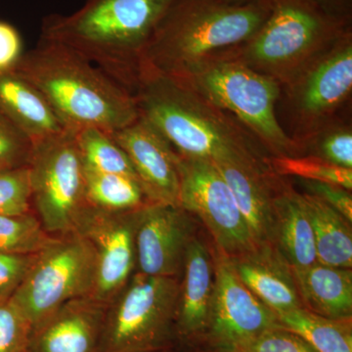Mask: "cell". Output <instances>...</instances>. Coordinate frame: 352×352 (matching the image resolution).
Masks as SVG:
<instances>
[{
	"label": "cell",
	"mask_w": 352,
	"mask_h": 352,
	"mask_svg": "<svg viewBox=\"0 0 352 352\" xmlns=\"http://www.w3.org/2000/svg\"><path fill=\"white\" fill-rule=\"evenodd\" d=\"M351 92L352 31L349 30L282 87L280 100L283 99L288 116L289 138L300 145L324 127L344 120L342 110Z\"/></svg>",
	"instance_id": "obj_8"
},
{
	"label": "cell",
	"mask_w": 352,
	"mask_h": 352,
	"mask_svg": "<svg viewBox=\"0 0 352 352\" xmlns=\"http://www.w3.org/2000/svg\"><path fill=\"white\" fill-rule=\"evenodd\" d=\"M36 254L0 252V302L12 298L31 270Z\"/></svg>",
	"instance_id": "obj_34"
},
{
	"label": "cell",
	"mask_w": 352,
	"mask_h": 352,
	"mask_svg": "<svg viewBox=\"0 0 352 352\" xmlns=\"http://www.w3.org/2000/svg\"><path fill=\"white\" fill-rule=\"evenodd\" d=\"M230 187L256 245H271L274 226L273 183L276 173L270 168L250 164L214 163Z\"/></svg>",
	"instance_id": "obj_19"
},
{
	"label": "cell",
	"mask_w": 352,
	"mask_h": 352,
	"mask_svg": "<svg viewBox=\"0 0 352 352\" xmlns=\"http://www.w3.org/2000/svg\"><path fill=\"white\" fill-rule=\"evenodd\" d=\"M270 11L271 0H175L148 45L141 72L176 78L226 56L256 34Z\"/></svg>",
	"instance_id": "obj_3"
},
{
	"label": "cell",
	"mask_w": 352,
	"mask_h": 352,
	"mask_svg": "<svg viewBox=\"0 0 352 352\" xmlns=\"http://www.w3.org/2000/svg\"><path fill=\"white\" fill-rule=\"evenodd\" d=\"M24 54L20 32L14 25L0 21V74L15 71Z\"/></svg>",
	"instance_id": "obj_36"
},
{
	"label": "cell",
	"mask_w": 352,
	"mask_h": 352,
	"mask_svg": "<svg viewBox=\"0 0 352 352\" xmlns=\"http://www.w3.org/2000/svg\"><path fill=\"white\" fill-rule=\"evenodd\" d=\"M32 325L10 300L0 302V352H25Z\"/></svg>",
	"instance_id": "obj_32"
},
{
	"label": "cell",
	"mask_w": 352,
	"mask_h": 352,
	"mask_svg": "<svg viewBox=\"0 0 352 352\" xmlns=\"http://www.w3.org/2000/svg\"><path fill=\"white\" fill-rule=\"evenodd\" d=\"M231 352H318L307 340L282 327L270 329Z\"/></svg>",
	"instance_id": "obj_33"
},
{
	"label": "cell",
	"mask_w": 352,
	"mask_h": 352,
	"mask_svg": "<svg viewBox=\"0 0 352 352\" xmlns=\"http://www.w3.org/2000/svg\"><path fill=\"white\" fill-rule=\"evenodd\" d=\"M179 156V155H178ZM179 207L208 229L215 251L228 258L256 247L230 187L212 161L179 156Z\"/></svg>",
	"instance_id": "obj_11"
},
{
	"label": "cell",
	"mask_w": 352,
	"mask_h": 352,
	"mask_svg": "<svg viewBox=\"0 0 352 352\" xmlns=\"http://www.w3.org/2000/svg\"><path fill=\"white\" fill-rule=\"evenodd\" d=\"M34 144L0 112V171L29 164Z\"/></svg>",
	"instance_id": "obj_31"
},
{
	"label": "cell",
	"mask_w": 352,
	"mask_h": 352,
	"mask_svg": "<svg viewBox=\"0 0 352 352\" xmlns=\"http://www.w3.org/2000/svg\"><path fill=\"white\" fill-rule=\"evenodd\" d=\"M229 261L241 281L277 316L303 307L293 270L273 245H256Z\"/></svg>",
	"instance_id": "obj_18"
},
{
	"label": "cell",
	"mask_w": 352,
	"mask_h": 352,
	"mask_svg": "<svg viewBox=\"0 0 352 352\" xmlns=\"http://www.w3.org/2000/svg\"><path fill=\"white\" fill-rule=\"evenodd\" d=\"M107 305L89 296L64 303L32 328L29 352H100Z\"/></svg>",
	"instance_id": "obj_16"
},
{
	"label": "cell",
	"mask_w": 352,
	"mask_h": 352,
	"mask_svg": "<svg viewBox=\"0 0 352 352\" xmlns=\"http://www.w3.org/2000/svg\"><path fill=\"white\" fill-rule=\"evenodd\" d=\"M161 352H166V351H161ZM219 352H220V351H219Z\"/></svg>",
	"instance_id": "obj_39"
},
{
	"label": "cell",
	"mask_w": 352,
	"mask_h": 352,
	"mask_svg": "<svg viewBox=\"0 0 352 352\" xmlns=\"http://www.w3.org/2000/svg\"><path fill=\"white\" fill-rule=\"evenodd\" d=\"M182 274L175 335L187 340L206 339L214 298L215 263L214 252L198 236H194L187 248Z\"/></svg>",
	"instance_id": "obj_17"
},
{
	"label": "cell",
	"mask_w": 352,
	"mask_h": 352,
	"mask_svg": "<svg viewBox=\"0 0 352 352\" xmlns=\"http://www.w3.org/2000/svg\"><path fill=\"white\" fill-rule=\"evenodd\" d=\"M138 210L110 212L87 205L75 230L90 243L96 258L89 298L108 305L136 270L135 229Z\"/></svg>",
	"instance_id": "obj_12"
},
{
	"label": "cell",
	"mask_w": 352,
	"mask_h": 352,
	"mask_svg": "<svg viewBox=\"0 0 352 352\" xmlns=\"http://www.w3.org/2000/svg\"><path fill=\"white\" fill-rule=\"evenodd\" d=\"M300 182L303 188L307 190V193L319 197L340 214L344 215L349 221L352 222L351 191L330 183L302 179H300Z\"/></svg>",
	"instance_id": "obj_35"
},
{
	"label": "cell",
	"mask_w": 352,
	"mask_h": 352,
	"mask_svg": "<svg viewBox=\"0 0 352 352\" xmlns=\"http://www.w3.org/2000/svg\"><path fill=\"white\" fill-rule=\"evenodd\" d=\"M32 212L34 210L29 166L0 171V217Z\"/></svg>",
	"instance_id": "obj_30"
},
{
	"label": "cell",
	"mask_w": 352,
	"mask_h": 352,
	"mask_svg": "<svg viewBox=\"0 0 352 352\" xmlns=\"http://www.w3.org/2000/svg\"><path fill=\"white\" fill-rule=\"evenodd\" d=\"M25 352H29V351H28V349H27V351H25Z\"/></svg>",
	"instance_id": "obj_38"
},
{
	"label": "cell",
	"mask_w": 352,
	"mask_h": 352,
	"mask_svg": "<svg viewBox=\"0 0 352 352\" xmlns=\"http://www.w3.org/2000/svg\"><path fill=\"white\" fill-rule=\"evenodd\" d=\"M302 155H312L352 170V126L344 119L324 127L300 144Z\"/></svg>",
	"instance_id": "obj_29"
},
{
	"label": "cell",
	"mask_w": 352,
	"mask_h": 352,
	"mask_svg": "<svg viewBox=\"0 0 352 352\" xmlns=\"http://www.w3.org/2000/svg\"><path fill=\"white\" fill-rule=\"evenodd\" d=\"M300 199L311 224L317 261L351 270V222L319 197L305 192Z\"/></svg>",
	"instance_id": "obj_23"
},
{
	"label": "cell",
	"mask_w": 352,
	"mask_h": 352,
	"mask_svg": "<svg viewBox=\"0 0 352 352\" xmlns=\"http://www.w3.org/2000/svg\"><path fill=\"white\" fill-rule=\"evenodd\" d=\"M15 72L34 85L69 131L124 129L139 118L134 97L75 51L41 38Z\"/></svg>",
	"instance_id": "obj_4"
},
{
	"label": "cell",
	"mask_w": 352,
	"mask_h": 352,
	"mask_svg": "<svg viewBox=\"0 0 352 352\" xmlns=\"http://www.w3.org/2000/svg\"><path fill=\"white\" fill-rule=\"evenodd\" d=\"M278 320L318 352H352V319L327 318L300 307L279 315Z\"/></svg>",
	"instance_id": "obj_24"
},
{
	"label": "cell",
	"mask_w": 352,
	"mask_h": 352,
	"mask_svg": "<svg viewBox=\"0 0 352 352\" xmlns=\"http://www.w3.org/2000/svg\"><path fill=\"white\" fill-rule=\"evenodd\" d=\"M28 166L32 210L44 230L52 237L73 232L87 206L75 131L66 129L34 144Z\"/></svg>",
	"instance_id": "obj_10"
},
{
	"label": "cell",
	"mask_w": 352,
	"mask_h": 352,
	"mask_svg": "<svg viewBox=\"0 0 352 352\" xmlns=\"http://www.w3.org/2000/svg\"><path fill=\"white\" fill-rule=\"evenodd\" d=\"M302 307L331 319H352V271L317 261L292 268Z\"/></svg>",
	"instance_id": "obj_22"
},
{
	"label": "cell",
	"mask_w": 352,
	"mask_h": 352,
	"mask_svg": "<svg viewBox=\"0 0 352 352\" xmlns=\"http://www.w3.org/2000/svg\"><path fill=\"white\" fill-rule=\"evenodd\" d=\"M177 277L134 272L109 303L100 352H161L175 335Z\"/></svg>",
	"instance_id": "obj_7"
},
{
	"label": "cell",
	"mask_w": 352,
	"mask_h": 352,
	"mask_svg": "<svg viewBox=\"0 0 352 352\" xmlns=\"http://www.w3.org/2000/svg\"><path fill=\"white\" fill-rule=\"evenodd\" d=\"M0 112L34 145L66 131L38 88L15 71L0 74Z\"/></svg>",
	"instance_id": "obj_21"
},
{
	"label": "cell",
	"mask_w": 352,
	"mask_h": 352,
	"mask_svg": "<svg viewBox=\"0 0 352 352\" xmlns=\"http://www.w3.org/2000/svg\"><path fill=\"white\" fill-rule=\"evenodd\" d=\"M349 30L351 25L332 19L308 0H271L270 16L261 29L223 57L283 87Z\"/></svg>",
	"instance_id": "obj_5"
},
{
	"label": "cell",
	"mask_w": 352,
	"mask_h": 352,
	"mask_svg": "<svg viewBox=\"0 0 352 352\" xmlns=\"http://www.w3.org/2000/svg\"><path fill=\"white\" fill-rule=\"evenodd\" d=\"M239 120L272 157L302 155L278 120L282 85L230 57H219L171 78Z\"/></svg>",
	"instance_id": "obj_6"
},
{
	"label": "cell",
	"mask_w": 352,
	"mask_h": 352,
	"mask_svg": "<svg viewBox=\"0 0 352 352\" xmlns=\"http://www.w3.org/2000/svg\"><path fill=\"white\" fill-rule=\"evenodd\" d=\"M194 230L192 214L178 206L149 203L139 208L135 272L179 277Z\"/></svg>",
	"instance_id": "obj_14"
},
{
	"label": "cell",
	"mask_w": 352,
	"mask_h": 352,
	"mask_svg": "<svg viewBox=\"0 0 352 352\" xmlns=\"http://www.w3.org/2000/svg\"><path fill=\"white\" fill-rule=\"evenodd\" d=\"M111 134L129 157L148 200L179 207V156L168 140L141 117Z\"/></svg>",
	"instance_id": "obj_15"
},
{
	"label": "cell",
	"mask_w": 352,
	"mask_h": 352,
	"mask_svg": "<svg viewBox=\"0 0 352 352\" xmlns=\"http://www.w3.org/2000/svg\"><path fill=\"white\" fill-rule=\"evenodd\" d=\"M95 273L91 245L73 231L53 238L36 254L31 270L10 300L32 328L64 303L90 296Z\"/></svg>",
	"instance_id": "obj_9"
},
{
	"label": "cell",
	"mask_w": 352,
	"mask_h": 352,
	"mask_svg": "<svg viewBox=\"0 0 352 352\" xmlns=\"http://www.w3.org/2000/svg\"><path fill=\"white\" fill-rule=\"evenodd\" d=\"M53 238L34 212L0 217V252L38 254Z\"/></svg>",
	"instance_id": "obj_28"
},
{
	"label": "cell",
	"mask_w": 352,
	"mask_h": 352,
	"mask_svg": "<svg viewBox=\"0 0 352 352\" xmlns=\"http://www.w3.org/2000/svg\"><path fill=\"white\" fill-rule=\"evenodd\" d=\"M273 193V247L292 268L307 267L316 263L314 232L300 192L294 189L286 177L277 175Z\"/></svg>",
	"instance_id": "obj_20"
},
{
	"label": "cell",
	"mask_w": 352,
	"mask_h": 352,
	"mask_svg": "<svg viewBox=\"0 0 352 352\" xmlns=\"http://www.w3.org/2000/svg\"><path fill=\"white\" fill-rule=\"evenodd\" d=\"M266 163L276 175L339 185L352 189V170L340 168L312 155L266 157Z\"/></svg>",
	"instance_id": "obj_27"
},
{
	"label": "cell",
	"mask_w": 352,
	"mask_h": 352,
	"mask_svg": "<svg viewBox=\"0 0 352 352\" xmlns=\"http://www.w3.org/2000/svg\"><path fill=\"white\" fill-rule=\"evenodd\" d=\"M175 0H85L44 18L41 38L75 51L133 96L148 45Z\"/></svg>",
	"instance_id": "obj_2"
},
{
	"label": "cell",
	"mask_w": 352,
	"mask_h": 352,
	"mask_svg": "<svg viewBox=\"0 0 352 352\" xmlns=\"http://www.w3.org/2000/svg\"><path fill=\"white\" fill-rule=\"evenodd\" d=\"M75 138L85 168L98 173H119L138 179L129 157L111 132L98 127H85L75 131Z\"/></svg>",
	"instance_id": "obj_26"
},
{
	"label": "cell",
	"mask_w": 352,
	"mask_h": 352,
	"mask_svg": "<svg viewBox=\"0 0 352 352\" xmlns=\"http://www.w3.org/2000/svg\"><path fill=\"white\" fill-rule=\"evenodd\" d=\"M133 97L139 117L179 156L270 168V155L239 120L170 76L144 69Z\"/></svg>",
	"instance_id": "obj_1"
},
{
	"label": "cell",
	"mask_w": 352,
	"mask_h": 352,
	"mask_svg": "<svg viewBox=\"0 0 352 352\" xmlns=\"http://www.w3.org/2000/svg\"><path fill=\"white\" fill-rule=\"evenodd\" d=\"M214 254V298L206 340L220 352H231L280 323L277 314L241 281L228 256Z\"/></svg>",
	"instance_id": "obj_13"
},
{
	"label": "cell",
	"mask_w": 352,
	"mask_h": 352,
	"mask_svg": "<svg viewBox=\"0 0 352 352\" xmlns=\"http://www.w3.org/2000/svg\"><path fill=\"white\" fill-rule=\"evenodd\" d=\"M87 205L110 212H129L151 203L138 179L119 173L85 168Z\"/></svg>",
	"instance_id": "obj_25"
},
{
	"label": "cell",
	"mask_w": 352,
	"mask_h": 352,
	"mask_svg": "<svg viewBox=\"0 0 352 352\" xmlns=\"http://www.w3.org/2000/svg\"><path fill=\"white\" fill-rule=\"evenodd\" d=\"M340 24L351 25L352 0H308Z\"/></svg>",
	"instance_id": "obj_37"
}]
</instances>
